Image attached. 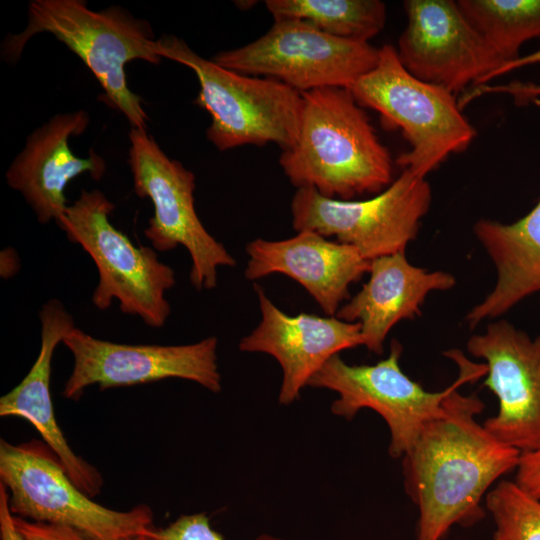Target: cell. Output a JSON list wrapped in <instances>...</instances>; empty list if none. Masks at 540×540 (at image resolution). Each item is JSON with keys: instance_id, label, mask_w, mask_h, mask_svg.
<instances>
[{"instance_id": "f546056e", "label": "cell", "mask_w": 540, "mask_h": 540, "mask_svg": "<svg viewBox=\"0 0 540 540\" xmlns=\"http://www.w3.org/2000/svg\"><path fill=\"white\" fill-rule=\"evenodd\" d=\"M125 540H155V539L152 538L151 536H149L148 534H144V535H138V536H135V537H131V538H128V539H125Z\"/></svg>"}, {"instance_id": "8fae6325", "label": "cell", "mask_w": 540, "mask_h": 540, "mask_svg": "<svg viewBox=\"0 0 540 540\" xmlns=\"http://www.w3.org/2000/svg\"><path fill=\"white\" fill-rule=\"evenodd\" d=\"M369 42L326 34L298 19L274 20L271 28L242 47L218 52L213 61L242 74L272 78L303 93L349 88L377 64Z\"/></svg>"}, {"instance_id": "ac0fdd59", "label": "cell", "mask_w": 540, "mask_h": 540, "mask_svg": "<svg viewBox=\"0 0 540 540\" xmlns=\"http://www.w3.org/2000/svg\"><path fill=\"white\" fill-rule=\"evenodd\" d=\"M41 345L37 359L23 380L0 398L1 417L29 421L45 444L57 455L74 484L91 498L101 492L100 472L70 448L55 418L50 392L54 351L75 327L72 315L58 299H50L39 312Z\"/></svg>"}, {"instance_id": "ba28073f", "label": "cell", "mask_w": 540, "mask_h": 540, "mask_svg": "<svg viewBox=\"0 0 540 540\" xmlns=\"http://www.w3.org/2000/svg\"><path fill=\"white\" fill-rule=\"evenodd\" d=\"M0 482L14 516L68 526L92 540H125L154 527L146 504L116 511L94 502L74 484L49 446L37 440L19 445L0 440Z\"/></svg>"}, {"instance_id": "5b68a950", "label": "cell", "mask_w": 540, "mask_h": 540, "mask_svg": "<svg viewBox=\"0 0 540 540\" xmlns=\"http://www.w3.org/2000/svg\"><path fill=\"white\" fill-rule=\"evenodd\" d=\"M348 89L360 106L380 114L385 127L401 130L411 148L396 164L419 177L466 150L476 136L456 96L410 74L391 44L379 48L375 67Z\"/></svg>"}, {"instance_id": "cb8c5ba5", "label": "cell", "mask_w": 540, "mask_h": 540, "mask_svg": "<svg viewBox=\"0 0 540 540\" xmlns=\"http://www.w3.org/2000/svg\"><path fill=\"white\" fill-rule=\"evenodd\" d=\"M149 536L155 540H224L214 530L205 513L182 515L166 527H153ZM255 540H283L268 534L258 536Z\"/></svg>"}, {"instance_id": "f1b7e54d", "label": "cell", "mask_w": 540, "mask_h": 540, "mask_svg": "<svg viewBox=\"0 0 540 540\" xmlns=\"http://www.w3.org/2000/svg\"><path fill=\"white\" fill-rule=\"evenodd\" d=\"M538 63H540V49L528 55L520 56L513 61L503 64L500 68H498L497 70L493 71L491 74L488 75V77L485 79L484 84H486L487 82H489L490 80L498 76H501L515 69L522 68L524 66H528L532 64H538Z\"/></svg>"}, {"instance_id": "44dd1931", "label": "cell", "mask_w": 540, "mask_h": 540, "mask_svg": "<svg viewBox=\"0 0 540 540\" xmlns=\"http://www.w3.org/2000/svg\"><path fill=\"white\" fill-rule=\"evenodd\" d=\"M274 20H303L334 37L369 42L386 22V5L379 0H267Z\"/></svg>"}, {"instance_id": "277c9868", "label": "cell", "mask_w": 540, "mask_h": 540, "mask_svg": "<svg viewBox=\"0 0 540 540\" xmlns=\"http://www.w3.org/2000/svg\"><path fill=\"white\" fill-rule=\"evenodd\" d=\"M157 50L162 58L195 73L200 85L195 104L210 114L206 136L219 151L267 143L285 150L294 145L303 106L300 92L272 78L226 69L174 35L159 37Z\"/></svg>"}, {"instance_id": "52a82bcc", "label": "cell", "mask_w": 540, "mask_h": 540, "mask_svg": "<svg viewBox=\"0 0 540 540\" xmlns=\"http://www.w3.org/2000/svg\"><path fill=\"white\" fill-rule=\"evenodd\" d=\"M402 345L392 340L388 356L372 365H350L338 355L330 358L312 377L308 386L337 393L331 404L334 415L351 420L361 409L377 412L390 431L389 454L403 457L423 427L443 409L450 393L487 373L485 363H475L459 350L444 354L459 367L457 379L439 392L425 390L400 367Z\"/></svg>"}, {"instance_id": "9c48e42d", "label": "cell", "mask_w": 540, "mask_h": 540, "mask_svg": "<svg viewBox=\"0 0 540 540\" xmlns=\"http://www.w3.org/2000/svg\"><path fill=\"white\" fill-rule=\"evenodd\" d=\"M129 140L134 192L140 198H149L154 208L145 236L156 251L185 247L192 261V286L199 291L215 288L218 268L234 267L236 260L197 215L195 175L169 158L146 130L131 128Z\"/></svg>"}, {"instance_id": "4fadbf2b", "label": "cell", "mask_w": 540, "mask_h": 540, "mask_svg": "<svg viewBox=\"0 0 540 540\" xmlns=\"http://www.w3.org/2000/svg\"><path fill=\"white\" fill-rule=\"evenodd\" d=\"M407 24L396 48L414 77L452 94L482 85L505 62L465 18L456 1L407 0Z\"/></svg>"}, {"instance_id": "9a60e30c", "label": "cell", "mask_w": 540, "mask_h": 540, "mask_svg": "<svg viewBox=\"0 0 540 540\" xmlns=\"http://www.w3.org/2000/svg\"><path fill=\"white\" fill-rule=\"evenodd\" d=\"M254 289L261 320L238 347L240 351L265 353L277 360L282 369L280 404L289 405L299 399L301 390L330 358L363 345L358 322L307 313L288 315L260 285L256 284Z\"/></svg>"}, {"instance_id": "e0dca14e", "label": "cell", "mask_w": 540, "mask_h": 540, "mask_svg": "<svg viewBox=\"0 0 540 540\" xmlns=\"http://www.w3.org/2000/svg\"><path fill=\"white\" fill-rule=\"evenodd\" d=\"M245 278L273 273L298 282L327 316H335L349 298V287L369 272L370 261L353 246L328 240L311 230L283 240L255 239L246 245Z\"/></svg>"}, {"instance_id": "3957f363", "label": "cell", "mask_w": 540, "mask_h": 540, "mask_svg": "<svg viewBox=\"0 0 540 540\" xmlns=\"http://www.w3.org/2000/svg\"><path fill=\"white\" fill-rule=\"evenodd\" d=\"M22 32L7 36L1 47L6 62H17L28 41L39 33L52 34L91 70L109 104L131 128L147 129L141 98L128 87L125 66L134 60L158 65L157 39L147 20L112 5L100 11L82 0H33Z\"/></svg>"}, {"instance_id": "7402d4cb", "label": "cell", "mask_w": 540, "mask_h": 540, "mask_svg": "<svg viewBox=\"0 0 540 540\" xmlns=\"http://www.w3.org/2000/svg\"><path fill=\"white\" fill-rule=\"evenodd\" d=\"M456 2L465 18L505 63L520 57L519 50L526 41L540 38V0Z\"/></svg>"}, {"instance_id": "8992f818", "label": "cell", "mask_w": 540, "mask_h": 540, "mask_svg": "<svg viewBox=\"0 0 540 540\" xmlns=\"http://www.w3.org/2000/svg\"><path fill=\"white\" fill-rule=\"evenodd\" d=\"M114 209L102 191L83 189L56 223L97 267L92 294L97 309H108L116 299L121 312L140 317L149 327H163L171 313L165 294L176 283L175 272L155 250L136 246L112 225L109 215Z\"/></svg>"}, {"instance_id": "7c38bea8", "label": "cell", "mask_w": 540, "mask_h": 540, "mask_svg": "<svg viewBox=\"0 0 540 540\" xmlns=\"http://www.w3.org/2000/svg\"><path fill=\"white\" fill-rule=\"evenodd\" d=\"M62 343L73 356V369L62 396L77 401L84 390H100L180 378L218 393L222 389L216 337L185 345L123 344L95 338L76 326Z\"/></svg>"}, {"instance_id": "484cf974", "label": "cell", "mask_w": 540, "mask_h": 540, "mask_svg": "<svg viewBox=\"0 0 540 540\" xmlns=\"http://www.w3.org/2000/svg\"><path fill=\"white\" fill-rule=\"evenodd\" d=\"M509 94L514 97L519 104L522 102H528L540 97V84L533 82H520L513 81L503 85H477L470 88L468 92H465L459 99V105L463 108L466 104L470 103L473 99L483 94Z\"/></svg>"}, {"instance_id": "4316f807", "label": "cell", "mask_w": 540, "mask_h": 540, "mask_svg": "<svg viewBox=\"0 0 540 540\" xmlns=\"http://www.w3.org/2000/svg\"><path fill=\"white\" fill-rule=\"evenodd\" d=\"M514 482L526 493L540 500V448L520 453Z\"/></svg>"}, {"instance_id": "d4e9b609", "label": "cell", "mask_w": 540, "mask_h": 540, "mask_svg": "<svg viewBox=\"0 0 540 540\" xmlns=\"http://www.w3.org/2000/svg\"><path fill=\"white\" fill-rule=\"evenodd\" d=\"M13 521L25 540H92L68 526L33 522L14 515Z\"/></svg>"}, {"instance_id": "7a4b0ae2", "label": "cell", "mask_w": 540, "mask_h": 540, "mask_svg": "<svg viewBox=\"0 0 540 540\" xmlns=\"http://www.w3.org/2000/svg\"><path fill=\"white\" fill-rule=\"evenodd\" d=\"M296 142L279 164L290 183L332 199L379 194L392 182L391 155L348 88L303 92Z\"/></svg>"}, {"instance_id": "30bf717a", "label": "cell", "mask_w": 540, "mask_h": 540, "mask_svg": "<svg viewBox=\"0 0 540 540\" xmlns=\"http://www.w3.org/2000/svg\"><path fill=\"white\" fill-rule=\"evenodd\" d=\"M432 200L429 183L408 169L385 190L365 200L327 198L298 188L291 201L292 226L355 247L367 260L405 252Z\"/></svg>"}, {"instance_id": "6da1fadb", "label": "cell", "mask_w": 540, "mask_h": 540, "mask_svg": "<svg viewBox=\"0 0 540 540\" xmlns=\"http://www.w3.org/2000/svg\"><path fill=\"white\" fill-rule=\"evenodd\" d=\"M484 403L454 389L403 458L405 489L419 510L416 540H442L454 525L481 520V499L516 469L520 451L476 421Z\"/></svg>"}, {"instance_id": "603a6c76", "label": "cell", "mask_w": 540, "mask_h": 540, "mask_svg": "<svg viewBox=\"0 0 540 540\" xmlns=\"http://www.w3.org/2000/svg\"><path fill=\"white\" fill-rule=\"evenodd\" d=\"M492 515L493 540H540V500L514 481H500L486 495Z\"/></svg>"}, {"instance_id": "2e32d148", "label": "cell", "mask_w": 540, "mask_h": 540, "mask_svg": "<svg viewBox=\"0 0 540 540\" xmlns=\"http://www.w3.org/2000/svg\"><path fill=\"white\" fill-rule=\"evenodd\" d=\"M89 122L83 109L54 115L29 134L6 171L7 184L22 194L41 224L56 222L65 212L64 190L72 179L88 173L99 181L106 172L105 160L93 149L86 158L70 149V137L83 134Z\"/></svg>"}, {"instance_id": "d6986e66", "label": "cell", "mask_w": 540, "mask_h": 540, "mask_svg": "<svg viewBox=\"0 0 540 540\" xmlns=\"http://www.w3.org/2000/svg\"><path fill=\"white\" fill-rule=\"evenodd\" d=\"M369 279L361 290L343 304L336 317L358 322L363 346L382 354L389 331L401 320L421 314L427 295L455 286V277L444 271L429 272L412 265L405 252L370 261Z\"/></svg>"}, {"instance_id": "83f0119b", "label": "cell", "mask_w": 540, "mask_h": 540, "mask_svg": "<svg viewBox=\"0 0 540 540\" xmlns=\"http://www.w3.org/2000/svg\"><path fill=\"white\" fill-rule=\"evenodd\" d=\"M0 538L1 540H25L16 528L8 504V491L0 482Z\"/></svg>"}, {"instance_id": "5bb4252c", "label": "cell", "mask_w": 540, "mask_h": 540, "mask_svg": "<svg viewBox=\"0 0 540 540\" xmlns=\"http://www.w3.org/2000/svg\"><path fill=\"white\" fill-rule=\"evenodd\" d=\"M485 361L484 386L498 398V413L484 427L500 442L528 452L540 448V335L532 338L506 320L488 324L467 341Z\"/></svg>"}, {"instance_id": "ffe728a7", "label": "cell", "mask_w": 540, "mask_h": 540, "mask_svg": "<svg viewBox=\"0 0 540 540\" xmlns=\"http://www.w3.org/2000/svg\"><path fill=\"white\" fill-rule=\"evenodd\" d=\"M473 232L494 264L497 278L493 289L467 313L470 328L540 293V198L517 221L504 224L480 219Z\"/></svg>"}]
</instances>
